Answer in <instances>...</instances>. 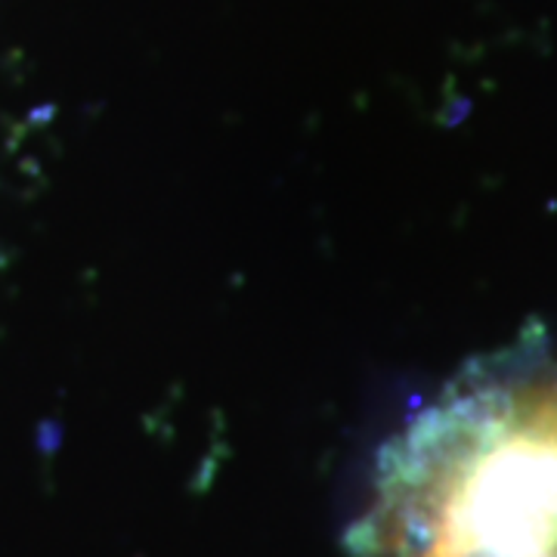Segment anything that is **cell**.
Returning a JSON list of instances; mask_svg holds the SVG:
<instances>
[{
  "label": "cell",
  "mask_w": 557,
  "mask_h": 557,
  "mask_svg": "<svg viewBox=\"0 0 557 557\" xmlns=\"http://www.w3.org/2000/svg\"><path fill=\"white\" fill-rule=\"evenodd\" d=\"M357 557H557V350L474 359L381 449Z\"/></svg>",
  "instance_id": "obj_1"
}]
</instances>
